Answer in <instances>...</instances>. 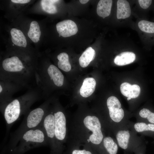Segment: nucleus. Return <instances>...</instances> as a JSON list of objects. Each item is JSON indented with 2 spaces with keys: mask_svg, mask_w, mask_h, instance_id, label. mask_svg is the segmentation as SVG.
<instances>
[{
  "mask_svg": "<svg viewBox=\"0 0 154 154\" xmlns=\"http://www.w3.org/2000/svg\"><path fill=\"white\" fill-rule=\"evenodd\" d=\"M18 55L8 56L1 63L0 80H9L28 90L36 87L37 63Z\"/></svg>",
  "mask_w": 154,
  "mask_h": 154,
  "instance_id": "f257e3e1",
  "label": "nucleus"
},
{
  "mask_svg": "<svg viewBox=\"0 0 154 154\" xmlns=\"http://www.w3.org/2000/svg\"><path fill=\"white\" fill-rule=\"evenodd\" d=\"M42 99L40 92L37 87L29 89L24 94L13 98L0 106V111L5 119L7 132L13 125L23 115L30 110L31 106L36 102Z\"/></svg>",
  "mask_w": 154,
  "mask_h": 154,
  "instance_id": "f03ea898",
  "label": "nucleus"
},
{
  "mask_svg": "<svg viewBox=\"0 0 154 154\" xmlns=\"http://www.w3.org/2000/svg\"><path fill=\"white\" fill-rule=\"evenodd\" d=\"M48 100L38 107L30 110L18 128L11 135L8 144L3 148L1 154H6L25 131L38 127L42 123L48 109Z\"/></svg>",
  "mask_w": 154,
  "mask_h": 154,
  "instance_id": "7ed1b4c3",
  "label": "nucleus"
},
{
  "mask_svg": "<svg viewBox=\"0 0 154 154\" xmlns=\"http://www.w3.org/2000/svg\"><path fill=\"white\" fill-rule=\"evenodd\" d=\"M48 144L41 123L38 127L25 132L6 154H24L30 150Z\"/></svg>",
  "mask_w": 154,
  "mask_h": 154,
  "instance_id": "20e7f679",
  "label": "nucleus"
},
{
  "mask_svg": "<svg viewBox=\"0 0 154 154\" xmlns=\"http://www.w3.org/2000/svg\"><path fill=\"white\" fill-rule=\"evenodd\" d=\"M35 77L36 86L44 97L48 96L51 83L58 87L64 84V75L58 68L52 64L48 65L45 62L41 64L37 63Z\"/></svg>",
  "mask_w": 154,
  "mask_h": 154,
  "instance_id": "39448f33",
  "label": "nucleus"
},
{
  "mask_svg": "<svg viewBox=\"0 0 154 154\" xmlns=\"http://www.w3.org/2000/svg\"><path fill=\"white\" fill-rule=\"evenodd\" d=\"M54 114L55 118L54 135L56 145V154H59L61 143L66 137V118L64 113L61 111H56Z\"/></svg>",
  "mask_w": 154,
  "mask_h": 154,
  "instance_id": "423d86ee",
  "label": "nucleus"
},
{
  "mask_svg": "<svg viewBox=\"0 0 154 154\" xmlns=\"http://www.w3.org/2000/svg\"><path fill=\"white\" fill-rule=\"evenodd\" d=\"M83 122L85 126L92 132L89 137V140L94 144H100L103 139V135L98 118L95 116H88L84 118Z\"/></svg>",
  "mask_w": 154,
  "mask_h": 154,
  "instance_id": "0eeeda50",
  "label": "nucleus"
},
{
  "mask_svg": "<svg viewBox=\"0 0 154 154\" xmlns=\"http://www.w3.org/2000/svg\"><path fill=\"white\" fill-rule=\"evenodd\" d=\"M55 118L54 113L50 112L48 109L42 123V124L48 138L49 144L50 145L51 154H56V143L54 135Z\"/></svg>",
  "mask_w": 154,
  "mask_h": 154,
  "instance_id": "6e6552de",
  "label": "nucleus"
},
{
  "mask_svg": "<svg viewBox=\"0 0 154 154\" xmlns=\"http://www.w3.org/2000/svg\"><path fill=\"white\" fill-rule=\"evenodd\" d=\"M23 89L16 83L9 80H0V106L10 101L13 95Z\"/></svg>",
  "mask_w": 154,
  "mask_h": 154,
  "instance_id": "1a4fd4ad",
  "label": "nucleus"
},
{
  "mask_svg": "<svg viewBox=\"0 0 154 154\" xmlns=\"http://www.w3.org/2000/svg\"><path fill=\"white\" fill-rule=\"evenodd\" d=\"M107 104L111 119L115 122H120L123 118L124 112L119 100L114 96H110L107 100Z\"/></svg>",
  "mask_w": 154,
  "mask_h": 154,
  "instance_id": "9d476101",
  "label": "nucleus"
},
{
  "mask_svg": "<svg viewBox=\"0 0 154 154\" xmlns=\"http://www.w3.org/2000/svg\"><path fill=\"white\" fill-rule=\"evenodd\" d=\"M59 36L68 37L75 35L78 28L75 23L70 20H65L58 23L56 25Z\"/></svg>",
  "mask_w": 154,
  "mask_h": 154,
  "instance_id": "9b49d317",
  "label": "nucleus"
},
{
  "mask_svg": "<svg viewBox=\"0 0 154 154\" xmlns=\"http://www.w3.org/2000/svg\"><path fill=\"white\" fill-rule=\"evenodd\" d=\"M120 89L124 96L131 99L137 97L140 92V88L139 85H131L127 82L122 83L120 86Z\"/></svg>",
  "mask_w": 154,
  "mask_h": 154,
  "instance_id": "f8f14e48",
  "label": "nucleus"
},
{
  "mask_svg": "<svg viewBox=\"0 0 154 154\" xmlns=\"http://www.w3.org/2000/svg\"><path fill=\"white\" fill-rule=\"evenodd\" d=\"M96 85V80L93 78H85L80 89V95L84 98L90 96L94 92Z\"/></svg>",
  "mask_w": 154,
  "mask_h": 154,
  "instance_id": "ddd939ff",
  "label": "nucleus"
},
{
  "mask_svg": "<svg viewBox=\"0 0 154 154\" xmlns=\"http://www.w3.org/2000/svg\"><path fill=\"white\" fill-rule=\"evenodd\" d=\"M117 17L118 19L129 17L131 11L129 4L125 0H119L117 2Z\"/></svg>",
  "mask_w": 154,
  "mask_h": 154,
  "instance_id": "4468645a",
  "label": "nucleus"
},
{
  "mask_svg": "<svg viewBox=\"0 0 154 154\" xmlns=\"http://www.w3.org/2000/svg\"><path fill=\"white\" fill-rule=\"evenodd\" d=\"M10 34L11 41L14 44L21 47H26L27 39L21 30L15 28H13L11 30Z\"/></svg>",
  "mask_w": 154,
  "mask_h": 154,
  "instance_id": "2eb2a0df",
  "label": "nucleus"
},
{
  "mask_svg": "<svg viewBox=\"0 0 154 154\" xmlns=\"http://www.w3.org/2000/svg\"><path fill=\"white\" fill-rule=\"evenodd\" d=\"M135 55L133 52H125L116 56L114 60V63L118 66H123L133 62L135 60Z\"/></svg>",
  "mask_w": 154,
  "mask_h": 154,
  "instance_id": "dca6fc26",
  "label": "nucleus"
},
{
  "mask_svg": "<svg viewBox=\"0 0 154 154\" xmlns=\"http://www.w3.org/2000/svg\"><path fill=\"white\" fill-rule=\"evenodd\" d=\"M112 3L111 0H100L97 8L98 15L103 18L108 16L111 13Z\"/></svg>",
  "mask_w": 154,
  "mask_h": 154,
  "instance_id": "f3484780",
  "label": "nucleus"
},
{
  "mask_svg": "<svg viewBox=\"0 0 154 154\" xmlns=\"http://www.w3.org/2000/svg\"><path fill=\"white\" fill-rule=\"evenodd\" d=\"M95 55V50L91 47L88 48L79 58L80 65L83 68L87 67L94 60Z\"/></svg>",
  "mask_w": 154,
  "mask_h": 154,
  "instance_id": "a211bd4d",
  "label": "nucleus"
},
{
  "mask_svg": "<svg viewBox=\"0 0 154 154\" xmlns=\"http://www.w3.org/2000/svg\"><path fill=\"white\" fill-rule=\"evenodd\" d=\"M41 34L40 26L38 23L36 21H32L27 33L28 37L33 42L37 43L40 40Z\"/></svg>",
  "mask_w": 154,
  "mask_h": 154,
  "instance_id": "6ab92c4d",
  "label": "nucleus"
},
{
  "mask_svg": "<svg viewBox=\"0 0 154 154\" xmlns=\"http://www.w3.org/2000/svg\"><path fill=\"white\" fill-rule=\"evenodd\" d=\"M130 137V133L127 130H120L117 132L116 138L119 146L124 149H127Z\"/></svg>",
  "mask_w": 154,
  "mask_h": 154,
  "instance_id": "aec40b11",
  "label": "nucleus"
},
{
  "mask_svg": "<svg viewBox=\"0 0 154 154\" xmlns=\"http://www.w3.org/2000/svg\"><path fill=\"white\" fill-rule=\"evenodd\" d=\"M57 58L58 60L57 65L59 68L65 72H68L70 71L71 66L67 53L64 52L60 53L58 55Z\"/></svg>",
  "mask_w": 154,
  "mask_h": 154,
  "instance_id": "412c9836",
  "label": "nucleus"
},
{
  "mask_svg": "<svg viewBox=\"0 0 154 154\" xmlns=\"http://www.w3.org/2000/svg\"><path fill=\"white\" fill-rule=\"evenodd\" d=\"M103 142L105 148L109 154H117L118 146L111 137H105L103 139Z\"/></svg>",
  "mask_w": 154,
  "mask_h": 154,
  "instance_id": "4be33fe9",
  "label": "nucleus"
},
{
  "mask_svg": "<svg viewBox=\"0 0 154 154\" xmlns=\"http://www.w3.org/2000/svg\"><path fill=\"white\" fill-rule=\"evenodd\" d=\"M56 0H42L41 5L42 9L45 12L50 14H54L57 11V8L54 3L59 1Z\"/></svg>",
  "mask_w": 154,
  "mask_h": 154,
  "instance_id": "5701e85b",
  "label": "nucleus"
},
{
  "mask_svg": "<svg viewBox=\"0 0 154 154\" xmlns=\"http://www.w3.org/2000/svg\"><path fill=\"white\" fill-rule=\"evenodd\" d=\"M138 26L142 31L150 35L154 34V22L142 20L139 22Z\"/></svg>",
  "mask_w": 154,
  "mask_h": 154,
  "instance_id": "b1692460",
  "label": "nucleus"
},
{
  "mask_svg": "<svg viewBox=\"0 0 154 154\" xmlns=\"http://www.w3.org/2000/svg\"><path fill=\"white\" fill-rule=\"evenodd\" d=\"M134 127L135 130L139 132L147 131H154L153 124H146L144 122H138L134 124Z\"/></svg>",
  "mask_w": 154,
  "mask_h": 154,
  "instance_id": "393cba45",
  "label": "nucleus"
},
{
  "mask_svg": "<svg viewBox=\"0 0 154 154\" xmlns=\"http://www.w3.org/2000/svg\"><path fill=\"white\" fill-rule=\"evenodd\" d=\"M139 114L141 117L147 119L149 122L154 124V113L148 109L143 108L140 111Z\"/></svg>",
  "mask_w": 154,
  "mask_h": 154,
  "instance_id": "a878e982",
  "label": "nucleus"
},
{
  "mask_svg": "<svg viewBox=\"0 0 154 154\" xmlns=\"http://www.w3.org/2000/svg\"><path fill=\"white\" fill-rule=\"evenodd\" d=\"M139 4L140 6L144 9H147L149 8L152 4L153 1L151 0H139Z\"/></svg>",
  "mask_w": 154,
  "mask_h": 154,
  "instance_id": "bb28decb",
  "label": "nucleus"
},
{
  "mask_svg": "<svg viewBox=\"0 0 154 154\" xmlns=\"http://www.w3.org/2000/svg\"><path fill=\"white\" fill-rule=\"evenodd\" d=\"M72 154H92L90 151L85 149H74L73 151Z\"/></svg>",
  "mask_w": 154,
  "mask_h": 154,
  "instance_id": "cd10ccee",
  "label": "nucleus"
},
{
  "mask_svg": "<svg viewBox=\"0 0 154 154\" xmlns=\"http://www.w3.org/2000/svg\"><path fill=\"white\" fill-rule=\"evenodd\" d=\"M11 1L15 3L25 4L29 3L31 1L29 0H11Z\"/></svg>",
  "mask_w": 154,
  "mask_h": 154,
  "instance_id": "c85d7f7f",
  "label": "nucleus"
},
{
  "mask_svg": "<svg viewBox=\"0 0 154 154\" xmlns=\"http://www.w3.org/2000/svg\"><path fill=\"white\" fill-rule=\"evenodd\" d=\"M80 2L82 4H85L87 3L89 1L88 0H79Z\"/></svg>",
  "mask_w": 154,
  "mask_h": 154,
  "instance_id": "c756f323",
  "label": "nucleus"
},
{
  "mask_svg": "<svg viewBox=\"0 0 154 154\" xmlns=\"http://www.w3.org/2000/svg\"><path fill=\"white\" fill-rule=\"evenodd\" d=\"M131 98H127V100H131Z\"/></svg>",
  "mask_w": 154,
  "mask_h": 154,
  "instance_id": "7c9ffc66",
  "label": "nucleus"
}]
</instances>
